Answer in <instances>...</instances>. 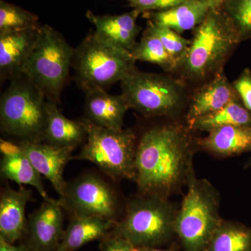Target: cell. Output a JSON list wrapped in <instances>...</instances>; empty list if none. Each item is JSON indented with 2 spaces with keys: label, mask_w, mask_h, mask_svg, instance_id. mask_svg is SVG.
<instances>
[{
  "label": "cell",
  "mask_w": 251,
  "mask_h": 251,
  "mask_svg": "<svg viewBox=\"0 0 251 251\" xmlns=\"http://www.w3.org/2000/svg\"><path fill=\"white\" fill-rule=\"evenodd\" d=\"M87 138L80 121L69 120L59 110L57 104L48 101V118L44 143L63 148H75Z\"/></svg>",
  "instance_id": "21"
},
{
  "label": "cell",
  "mask_w": 251,
  "mask_h": 251,
  "mask_svg": "<svg viewBox=\"0 0 251 251\" xmlns=\"http://www.w3.org/2000/svg\"><path fill=\"white\" fill-rule=\"evenodd\" d=\"M0 173L4 179L19 185H29L37 190L41 197H49L44 188L41 175L24 153L13 156H2Z\"/></svg>",
  "instance_id": "24"
},
{
  "label": "cell",
  "mask_w": 251,
  "mask_h": 251,
  "mask_svg": "<svg viewBox=\"0 0 251 251\" xmlns=\"http://www.w3.org/2000/svg\"><path fill=\"white\" fill-rule=\"evenodd\" d=\"M179 243L173 242L166 249H160L159 247H137L138 251H179Z\"/></svg>",
  "instance_id": "33"
},
{
  "label": "cell",
  "mask_w": 251,
  "mask_h": 251,
  "mask_svg": "<svg viewBox=\"0 0 251 251\" xmlns=\"http://www.w3.org/2000/svg\"><path fill=\"white\" fill-rule=\"evenodd\" d=\"M32 191L20 185L16 190L6 186L0 197V238L9 244L22 240L25 233L27 219L26 205Z\"/></svg>",
  "instance_id": "16"
},
{
  "label": "cell",
  "mask_w": 251,
  "mask_h": 251,
  "mask_svg": "<svg viewBox=\"0 0 251 251\" xmlns=\"http://www.w3.org/2000/svg\"><path fill=\"white\" fill-rule=\"evenodd\" d=\"M120 85L128 108L144 117L179 120L187 108L184 84L171 76L136 69Z\"/></svg>",
  "instance_id": "7"
},
{
  "label": "cell",
  "mask_w": 251,
  "mask_h": 251,
  "mask_svg": "<svg viewBox=\"0 0 251 251\" xmlns=\"http://www.w3.org/2000/svg\"><path fill=\"white\" fill-rule=\"evenodd\" d=\"M130 54L135 61L156 64L165 72L171 73L177 71L176 64L167 52L163 43L148 26Z\"/></svg>",
  "instance_id": "25"
},
{
  "label": "cell",
  "mask_w": 251,
  "mask_h": 251,
  "mask_svg": "<svg viewBox=\"0 0 251 251\" xmlns=\"http://www.w3.org/2000/svg\"><path fill=\"white\" fill-rule=\"evenodd\" d=\"M239 99L224 71H221L191 96L185 112V122L190 126L197 119L214 113Z\"/></svg>",
  "instance_id": "13"
},
{
  "label": "cell",
  "mask_w": 251,
  "mask_h": 251,
  "mask_svg": "<svg viewBox=\"0 0 251 251\" xmlns=\"http://www.w3.org/2000/svg\"><path fill=\"white\" fill-rule=\"evenodd\" d=\"M141 14L136 9L120 15H97L88 11L86 17L94 25L99 37L130 52L137 44L140 30L137 19Z\"/></svg>",
  "instance_id": "15"
},
{
  "label": "cell",
  "mask_w": 251,
  "mask_h": 251,
  "mask_svg": "<svg viewBox=\"0 0 251 251\" xmlns=\"http://www.w3.org/2000/svg\"><path fill=\"white\" fill-rule=\"evenodd\" d=\"M117 221L99 216H72L57 251H74L108 236Z\"/></svg>",
  "instance_id": "20"
},
{
  "label": "cell",
  "mask_w": 251,
  "mask_h": 251,
  "mask_svg": "<svg viewBox=\"0 0 251 251\" xmlns=\"http://www.w3.org/2000/svg\"><path fill=\"white\" fill-rule=\"evenodd\" d=\"M232 125L251 127V113L243 105L240 99L214 113L197 119L189 127L193 131L209 133L219 127Z\"/></svg>",
  "instance_id": "23"
},
{
  "label": "cell",
  "mask_w": 251,
  "mask_h": 251,
  "mask_svg": "<svg viewBox=\"0 0 251 251\" xmlns=\"http://www.w3.org/2000/svg\"><path fill=\"white\" fill-rule=\"evenodd\" d=\"M204 0H186L171 9L146 12L150 21L179 33L194 29L202 22L211 8Z\"/></svg>",
  "instance_id": "19"
},
{
  "label": "cell",
  "mask_w": 251,
  "mask_h": 251,
  "mask_svg": "<svg viewBox=\"0 0 251 251\" xmlns=\"http://www.w3.org/2000/svg\"><path fill=\"white\" fill-rule=\"evenodd\" d=\"M100 242L101 251H138V248L125 238L110 233Z\"/></svg>",
  "instance_id": "31"
},
{
  "label": "cell",
  "mask_w": 251,
  "mask_h": 251,
  "mask_svg": "<svg viewBox=\"0 0 251 251\" xmlns=\"http://www.w3.org/2000/svg\"><path fill=\"white\" fill-rule=\"evenodd\" d=\"M39 26L36 15L16 5L0 1V31L20 30Z\"/></svg>",
  "instance_id": "26"
},
{
  "label": "cell",
  "mask_w": 251,
  "mask_h": 251,
  "mask_svg": "<svg viewBox=\"0 0 251 251\" xmlns=\"http://www.w3.org/2000/svg\"><path fill=\"white\" fill-rule=\"evenodd\" d=\"M240 43L237 30L222 9L211 8L193 29L187 57L179 72L192 82L211 78L224 70L225 63Z\"/></svg>",
  "instance_id": "2"
},
{
  "label": "cell",
  "mask_w": 251,
  "mask_h": 251,
  "mask_svg": "<svg viewBox=\"0 0 251 251\" xmlns=\"http://www.w3.org/2000/svg\"><path fill=\"white\" fill-rule=\"evenodd\" d=\"M179 206L171 199L137 195L126 205L123 216L110 234L129 241L136 247H160L176 237L175 224Z\"/></svg>",
  "instance_id": "3"
},
{
  "label": "cell",
  "mask_w": 251,
  "mask_h": 251,
  "mask_svg": "<svg viewBox=\"0 0 251 251\" xmlns=\"http://www.w3.org/2000/svg\"><path fill=\"white\" fill-rule=\"evenodd\" d=\"M200 151L219 159L251 152V127L225 126L198 138Z\"/></svg>",
  "instance_id": "17"
},
{
  "label": "cell",
  "mask_w": 251,
  "mask_h": 251,
  "mask_svg": "<svg viewBox=\"0 0 251 251\" xmlns=\"http://www.w3.org/2000/svg\"><path fill=\"white\" fill-rule=\"evenodd\" d=\"M239 34L241 42L251 38V0H225L220 6Z\"/></svg>",
  "instance_id": "28"
},
{
  "label": "cell",
  "mask_w": 251,
  "mask_h": 251,
  "mask_svg": "<svg viewBox=\"0 0 251 251\" xmlns=\"http://www.w3.org/2000/svg\"><path fill=\"white\" fill-rule=\"evenodd\" d=\"M206 251H251V227L237 221L223 219Z\"/></svg>",
  "instance_id": "22"
},
{
  "label": "cell",
  "mask_w": 251,
  "mask_h": 251,
  "mask_svg": "<svg viewBox=\"0 0 251 251\" xmlns=\"http://www.w3.org/2000/svg\"><path fill=\"white\" fill-rule=\"evenodd\" d=\"M135 62L130 52L103 40L94 32L74 50V80L85 93L106 90L135 72Z\"/></svg>",
  "instance_id": "5"
},
{
  "label": "cell",
  "mask_w": 251,
  "mask_h": 251,
  "mask_svg": "<svg viewBox=\"0 0 251 251\" xmlns=\"http://www.w3.org/2000/svg\"><path fill=\"white\" fill-rule=\"evenodd\" d=\"M133 9L142 13L162 11L171 9L186 0H125Z\"/></svg>",
  "instance_id": "29"
},
{
  "label": "cell",
  "mask_w": 251,
  "mask_h": 251,
  "mask_svg": "<svg viewBox=\"0 0 251 251\" xmlns=\"http://www.w3.org/2000/svg\"><path fill=\"white\" fill-rule=\"evenodd\" d=\"M204 1L210 3L214 7H220L221 4L224 3L225 0H204Z\"/></svg>",
  "instance_id": "35"
},
{
  "label": "cell",
  "mask_w": 251,
  "mask_h": 251,
  "mask_svg": "<svg viewBox=\"0 0 251 251\" xmlns=\"http://www.w3.org/2000/svg\"><path fill=\"white\" fill-rule=\"evenodd\" d=\"M64 209L59 200L44 199L29 214L22 239L25 251H57L64 235Z\"/></svg>",
  "instance_id": "11"
},
{
  "label": "cell",
  "mask_w": 251,
  "mask_h": 251,
  "mask_svg": "<svg viewBox=\"0 0 251 251\" xmlns=\"http://www.w3.org/2000/svg\"><path fill=\"white\" fill-rule=\"evenodd\" d=\"M178 209L175 232L184 251H206L223 218L221 195L209 180L193 176Z\"/></svg>",
  "instance_id": "4"
},
{
  "label": "cell",
  "mask_w": 251,
  "mask_h": 251,
  "mask_svg": "<svg viewBox=\"0 0 251 251\" xmlns=\"http://www.w3.org/2000/svg\"><path fill=\"white\" fill-rule=\"evenodd\" d=\"M85 94V119L103 128H123L125 115L129 108L122 94L114 95L104 90L91 91Z\"/></svg>",
  "instance_id": "18"
},
{
  "label": "cell",
  "mask_w": 251,
  "mask_h": 251,
  "mask_svg": "<svg viewBox=\"0 0 251 251\" xmlns=\"http://www.w3.org/2000/svg\"><path fill=\"white\" fill-rule=\"evenodd\" d=\"M40 27L0 31L1 80L23 76V68L37 42Z\"/></svg>",
  "instance_id": "12"
},
{
  "label": "cell",
  "mask_w": 251,
  "mask_h": 251,
  "mask_svg": "<svg viewBox=\"0 0 251 251\" xmlns=\"http://www.w3.org/2000/svg\"><path fill=\"white\" fill-rule=\"evenodd\" d=\"M74 50L59 31L41 25L39 38L23 68V75L45 96L58 104L72 67Z\"/></svg>",
  "instance_id": "8"
},
{
  "label": "cell",
  "mask_w": 251,
  "mask_h": 251,
  "mask_svg": "<svg viewBox=\"0 0 251 251\" xmlns=\"http://www.w3.org/2000/svg\"><path fill=\"white\" fill-rule=\"evenodd\" d=\"M63 209L72 216H99L117 221L120 218L118 195L98 175H81L67 182L59 199Z\"/></svg>",
  "instance_id": "10"
},
{
  "label": "cell",
  "mask_w": 251,
  "mask_h": 251,
  "mask_svg": "<svg viewBox=\"0 0 251 251\" xmlns=\"http://www.w3.org/2000/svg\"><path fill=\"white\" fill-rule=\"evenodd\" d=\"M193 130L179 120L149 128L137 143L135 182L138 194L171 199L186 188L196 175L200 151Z\"/></svg>",
  "instance_id": "1"
},
{
  "label": "cell",
  "mask_w": 251,
  "mask_h": 251,
  "mask_svg": "<svg viewBox=\"0 0 251 251\" xmlns=\"http://www.w3.org/2000/svg\"><path fill=\"white\" fill-rule=\"evenodd\" d=\"M148 26L163 43L165 49L174 61L179 72L187 57L191 40H187L179 33L170 28L158 25L151 21H149Z\"/></svg>",
  "instance_id": "27"
},
{
  "label": "cell",
  "mask_w": 251,
  "mask_h": 251,
  "mask_svg": "<svg viewBox=\"0 0 251 251\" xmlns=\"http://www.w3.org/2000/svg\"><path fill=\"white\" fill-rule=\"evenodd\" d=\"M0 151L3 156H16L23 153L19 143L15 144L3 139L0 140Z\"/></svg>",
  "instance_id": "32"
},
{
  "label": "cell",
  "mask_w": 251,
  "mask_h": 251,
  "mask_svg": "<svg viewBox=\"0 0 251 251\" xmlns=\"http://www.w3.org/2000/svg\"><path fill=\"white\" fill-rule=\"evenodd\" d=\"M234 90L242 100L243 105L251 113V71L244 69L239 76L232 82Z\"/></svg>",
  "instance_id": "30"
},
{
  "label": "cell",
  "mask_w": 251,
  "mask_h": 251,
  "mask_svg": "<svg viewBox=\"0 0 251 251\" xmlns=\"http://www.w3.org/2000/svg\"><path fill=\"white\" fill-rule=\"evenodd\" d=\"M48 100L24 75L11 80L0 99V126L19 142L44 143Z\"/></svg>",
  "instance_id": "6"
},
{
  "label": "cell",
  "mask_w": 251,
  "mask_h": 251,
  "mask_svg": "<svg viewBox=\"0 0 251 251\" xmlns=\"http://www.w3.org/2000/svg\"><path fill=\"white\" fill-rule=\"evenodd\" d=\"M0 251H25L23 246H15L14 244H9L4 239L0 238Z\"/></svg>",
  "instance_id": "34"
},
{
  "label": "cell",
  "mask_w": 251,
  "mask_h": 251,
  "mask_svg": "<svg viewBox=\"0 0 251 251\" xmlns=\"http://www.w3.org/2000/svg\"><path fill=\"white\" fill-rule=\"evenodd\" d=\"M87 133L85 143L73 159L90 161L114 181H135L137 141L131 129L114 130L80 121Z\"/></svg>",
  "instance_id": "9"
},
{
  "label": "cell",
  "mask_w": 251,
  "mask_h": 251,
  "mask_svg": "<svg viewBox=\"0 0 251 251\" xmlns=\"http://www.w3.org/2000/svg\"><path fill=\"white\" fill-rule=\"evenodd\" d=\"M19 144L34 168L49 180L59 196H62L67 184L63 173L68 162L73 159L75 148L54 146L46 143L19 142Z\"/></svg>",
  "instance_id": "14"
}]
</instances>
